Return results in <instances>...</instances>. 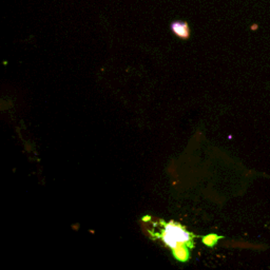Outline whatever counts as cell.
Listing matches in <instances>:
<instances>
[{"mask_svg":"<svg viewBox=\"0 0 270 270\" xmlns=\"http://www.w3.org/2000/svg\"><path fill=\"white\" fill-rule=\"evenodd\" d=\"M173 250V255L174 257L179 262H186L187 259L189 258V252L188 249L186 248L185 245H181L175 247Z\"/></svg>","mask_w":270,"mask_h":270,"instance_id":"3","label":"cell"},{"mask_svg":"<svg viewBox=\"0 0 270 270\" xmlns=\"http://www.w3.org/2000/svg\"><path fill=\"white\" fill-rule=\"evenodd\" d=\"M163 242L170 248L174 249L177 246L186 245L191 236L190 233L179 224L170 222L166 225L164 232L162 233Z\"/></svg>","mask_w":270,"mask_h":270,"instance_id":"1","label":"cell"},{"mask_svg":"<svg viewBox=\"0 0 270 270\" xmlns=\"http://www.w3.org/2000/svg\"><path fill=\"white\" fill-rule=\"evenodd\" d=\"M221 237L222 236H218L216 234H208L203 238V243L208 247H213Z\"/></svg>","mask_w":270,"mask_h":270,"instance_id":"4","label":"cell"},{"mask_svg":"<svg viewBox=\"0 0 270 270\" xmlns=\"http://www.w3.org/2000/svg\"><path fill=\"white\" fill-rule=\"evenodd\" d=\"M172 33L181 39H188L190 37V28L186 22L175 21L170 25Z\"/></svg>","mask_w":270,"mask_h":270,"instance_id":"2","label":"cell"}]
</instances>
